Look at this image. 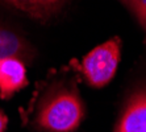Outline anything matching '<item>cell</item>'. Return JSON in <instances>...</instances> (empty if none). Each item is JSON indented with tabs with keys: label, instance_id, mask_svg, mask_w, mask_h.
Returning <instances> with one entry per match:
<instances>
[{
	"label": "cell",
	"instance_id": "obj_5",
	"mask_svg": "<svg viewBox=\"0 0 146 132\" xmlns=\"http://www.w3.org/2000/svg\"><path fill=\"white\" fill-rule=\"evenodd\" d=\"M13 8L37 21L51 20L67 5L68 0H4Z\"/></svg>",
	"mask_w": 146,
	"mask_h": 132
},
{
	"label": "cell",
	"instance_id": "obj_8",
	"mask_svg": "<svg viewBox=\"0 0 146 132\" xmlns=\"http://www.w3.org/2000/svg\"><path fill=\"white\" fill-rule=\"evenodd\" d=\"M7 124H8V118L5 116V114L0 110V132H4L7 129Z\"/></svg>",
	"mask_w": 146,
	"mask_h": 132
},
{
	"label": "cell",
	"instance_id": "obj_9",
	"mask_svg": "<svg viewBox=\"0 0 146 132\" xmlns=\"http://www.w3.org/2000/svg\"><path fill=\"white\" fill-rule=\"evenodd\" d=\"M143 25H145V29H146V21H145V23H143Z\"/></svg>",
	"mask_w": 146,
	"mask_h": 132
},
{
	"label": "cell",
	"instance_id": "obj_2",
	"mask_svg": "<svg viewBox=\"0 0 146 132\" xmlns=\"http://www.w3.org/2000/svg\"><path fill=\"white\" fill-rule=\"evenodd\" d=\"M120 40L111 38L83 57L82 73L90 86L100 88L112 81L120 62Z\"/></svg>",
	"mask_w": 146,
	"mask_h": 132
},
{
	"label": "cell",
	"instance_id": "obj_4",
	"mask_svg": "<svg viewBox=\"0 0 146 132\" xmlns=\"http://www.w3.org/2000/svg\"><path fill=\"white\" fill-rule=\"evenodd\" d=\"M115 132H146V88L136 91L126 102Z\"/></svg>",
	"mask_w": 146,
	"mask_h": 132
},
{
	"label": "cell",
	"instance_id": "obj_1",
	"mask_svg": "<svg viewBox=\"0 0 146 132\" xmlns=\"http://www.w3.org/2000/svg\"><path fill=\"white\" fill-rule=\"evenodd\" d=\"M84 118V107L72 87H57L41 102L34 124L44 132H74Z\"/></svg>",
	"mask_w": 146,
	"mask_h": 132
},
{
	"label": "cell",
	"instance_id": "obj_7",
	"mask_svg": "<svg viewBox=\"0 0 146 132\" xmlns=\"http://www.w3.org/2000/svg\"><path fill=\"white\" fill-rule=\"evenodd\" d=\"M138 16L142 23L146 21V0H122Z\"/></svg>",
	"mask_w": 146,
	"mask_h": 132
},
{
	"label": "cell",
	"instance_id": "obj_6",
	"mask_svg": "<svg viewBox=\"0 0 146 132\" xmlns=\"http://www.w3.org/2000/svg\"><path fill=\"white\" fill-rule=\"evenodd\" d=\"M32 48L27 40L0 25V60L16 57L23 61L32 58Z\"/></svg>",
	"mask_w": 146,
	"mask_h": 132
},
{
	"label": "cell",
	"instance_id": "obj_3",
	"mask_svg": "<svg viewBox=\"0 0 146 132\" xmlns=\"http://www.w3.org/2000/svg\"><path fill=\"white\" fill-rule=\"evenodd\" d=\"M27 66L24 61L16 57L0 60V96L9 99L17 91L28 86Z\"/></svg>",
	"mask_w": 146,
	"mask_h": 132
}]
</instances>
